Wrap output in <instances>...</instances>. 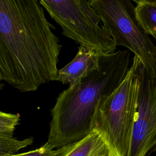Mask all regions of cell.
<instances>
[{
    "mask_svg": "<svg viewBox=\"0 0 156 156\" xmlns=\"http://www.w3.org/2000/svg\"><path fill=\"white\" fill-rule=\"evenodd\" d=\"M36 0H0V73L21 92L57 80L62 45Z\"/></svg>",
    "mask_w": 156,
    "mask_h": 156,
    "instance_id": "6da1fadb",
    "label": "cell"
},
{
    "mask_svg": "<svg viewBox=\"0 0 156 156\" xmlns=\"http://www.w3.org/2000/svg\"><path fill=\"white\" fill-rule=\"evenodd\" d=\"M129 50L100 55L99 66L58 96L44 146L57 149L77 142L93 130L92 119L100 99L113 92L130 68Z\"/></svg>",
    "mask_w": 156,
    "mask_h": 156,
    "instance_id": "7a4b0ae2",
    "label": "cell"
},
{
    "mask_svg": "<svg viewBox=\"0 0 156 156\" xmlns=\"http://www.w3.org/2000/svg\"><path fill=\"white\" fill-rule=\"evenodd\" d=\"M141 63L133 56L124 79L99 101L92 119V130L105 142L110 156H127L136 119L141 85Z\"/></svg>",
    "mask_w": 156,
    "mask_h": 156,
    "instance_id": "3957f363",
    "label": "cell"
},
{
    "mask_svg": "<svg viewBox=\"0 0 156 156\" xmlns=\"http://www.w3.org/2000/svg\"><path fill=\"white\" fill-rule=\"evenodd\" d=\"M39 2L62 27L63 35L101 55L115 52V41L89 1L40 0Z\"/></svg>",
    "mask_w": 156,
    "mask_h": 156,
    "instance_id": "277c9868",
    "label": "cell"
},
{
    "mask_svg": "<svg viewBox=\"0 0 156 156\" xmlns=\"http://www.w3.org/2000/svg\"><path fill=\"white\" fill-rule=\"evenodd\" d=\"M90 4L109 31L116 46L130 51L145 71L156 79V45L137 24L129 1L90 0Z\"/></svg>",
    "mask_w": 156,
    "mask_h": 156,
    "instance_id": "5b68a950",
    "label": "cell"
},
{
    "mask_svg": "<svg viewBox=\"0 0 156 156\" xmlns=\"http://www.w3.org/2000/svg\"><path fill=\"white\" fill-rule=\"evenodd\" d=\"M136 119L127 156H146L156 151V79L151 77L143 66Z\"/></svg>",
    "mask_w": 156,
    "mask_h": 156,
    "instance_id": "8992f818",
    "label": "cell"
},
{
    "mask_svg": "<svg viewBox=\"0 0 156 156\" xmlns=\"http://www.w3.org/2000/svg\"><path fill=\"white\" fill-rule=\"evenodd\" d=\"M100 55L96 51L80 45L74 58L58 69L57 81L73 85L87 76L99 66Z\"/></svg>",
    "mask_w": 156,
    "mask_h": 156,
    "instance_id": "52a82bcc",
    "label": "cell"
},
{
    "mask_svg": "<svg viewBox=\"0 0 156 156\" xmlns=\"http://www.w3.org/2000/svg\"><path fill=\"white\" fill-rule=\"evenodd\" d=\"M64 156H110L101 135L93 130L82 140L71 144Z\"/></svg>",
    "mask_w": 156,
    "mask_h": 156,
    "instance_id": "ba28073f",
    "label": "cell"
},
{
    "mask_svg": "<svg viewBox=\"0 0 156 156\" xmlns=\"http://www.w3.org/2000/svg\"><path fill=\"white\" fill-rule=\"evenodd\" d=\"M133 9L137 24L147 35L156 40V0H135Z\"/></svg>",
    "mask_w": 156,
    "mask_h": 156,
    "instance_id": "9c48e42d",
    "label": "cell"
},
{
    "mask_svg": "<svg viewBox=\"0 0 156 156\" xmlns=\"http://www.w3.org/2000/svg\"><path fill=\"white\" fill-rule=\"evenodd\" d=\"M34 142L33 137L18 140L13 136L0 135V156H7L16 153L20 149L31 145Z\"/></svg>",
    "mask_w": 156,
    "mask_h": 156,
    "instance_id": "30bf717a",
    "label": "cell"
},
{
    "mask_svg": "<svg viewBox=\"0 0 156 156\" xmlns=\"http://www.w3.org/2000/svg\"><path fill=\"white\" fill-rule=\"evenodd\" d=\"M19 113H10L0 111V135L13 136L16 126L19 124Z\"/></svg>",
    "mask_w": 156,
    "mask_h": 156,
    "instance_id": "8fae6325",
    "label": "cell"
},
{
    "mask_svg": "<svg viewBox=\"0 0 156 156\" xmlns=\"http://www.w3.org/2000/svg\"><path fill=\"white\" fill-rule=\"evenodd\" d=\"M70 146L71 144L59 149H51L43 145L35 150L20 154L15 153L7 156H64L69 151Z\"/></svg>",
    "mask_w": 156,
    "mask_h": 156,
    "instance_id": "7c38bea8",
    "label": "cell"
},
{
    "mask_svg": "<svg viewBox=\"0 0 156 156\" xmlns=\"http://www.w3.org/2000/svg\"><path fill=\"white\" fill-rule=\"evenodd\" d=\"M2 80H2V76H1V73H0V90H2L3 88H4V85L1 82Z\"/></svg>",
    "mask_w": 156,
    "mask_h": 156,
    "instance_id": "4fadbf2b",
    "label": "cell"
}]
</instances>
